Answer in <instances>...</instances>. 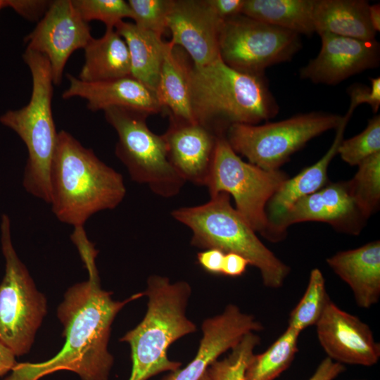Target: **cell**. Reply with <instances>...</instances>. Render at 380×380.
<instances>
[{
    "mask_svg": "<svg viewBox=\"0 0 380 380\" xmlns=\"http://www.w3.org/2000/svg\"><path fill=\"white\" fill-rule=\"evenodd\" d=\"M301 48L300 34L243 14L224 21L220 33L222 61L253 75H265L267 68L291 61Z\"/></svg>",
    "mask_w": 380,
    "mask_h": 380,
    "instance_id": "obj_11",
    "label": "cell"
},
{
    "mask_svg": "<svg viewBox=\"0 0 380 380\" xmlns=\"http://www.w3.org/2000/svg\"><path fill=\"white\" fill-rule=\"evenodd\" d=\"M380 152V116L375 115L360 134L343 140L338 153L351 166L358 165L367 157Z\"/></svg>",
    "mask_w": 380,
    "mask_h": 380,
    "instance_id": "obj_31",
    "label": "cell"
},
{
    "mask_svg": "<svg viewBox=\"0 0 380 380\" xmlns=\"http://www.w3.org/2000/svg\"><path fill=\"white\" fill-rule=\"evenodd\" d=\"M143 293L148 298L146 315L120 339L131 349L132 370L128 380H148L161 372L180 368L181 362L167 357L168 348L177 340L196 331V324L186 314L191 293L189 283H171L167 277L151 275Z\"/></svg>",
    "mask_w": 380,
    "mask_h": 380,
    "instance_id": "obj_4",
    "label": "cell"
},
{
    "mask_svg": "<svg viewBox=\"0 0 380 380\" xmlns=\"http://www.w3.org/2000/svg\"><path fill=\"white\" fill-rule=\"evenodd\" d=\"M84 20L103 22L106 28H115L125 18H132L128 2L124 0H72Z\"/></svg>",
    "mask_w": 380,
    "mask_h": 380,
    "instance_id": "obj_32",
    "label": "cell"
},
{
    "mask_svg": "<svg viewBox=\"0 0 380 380\" xmlns=\"http://www.w3.org/2000/svg\"><path fill=\"white\" fill-rule=\"evenodd\" d=\"M51 1L45 0H4V7L9 6L16 13L31 21L42 18Z\"/></svg>",
    "mask_w": 380,
    "mask_h": 380,
    "instance_id": "obj_35",
    "label": "cell"
},
{
    "mask_svg": "<svg viewBox=\"0 0 380 380\" xmlns=\"http://www.w3.org/2000/svg\"><path fill=\"white\" fill-rule=\"evenodd\" d=\"M1 245L5 274L0 284V342L15 356L27 354L46 314L47 303L13 246L9 217L3 214Z\"/></svg>",
    "mask_w": 380,
    "mask_h": 380,
    "instance_id": "obj_7",
    "label": "cell"
},
{
    "mask_svg": "<svg viewBox=\"0 0 380 380\" xmlns=\"http://www.w3.org/2000/svg\"><path fill=\"white\" fill-rule=\"evenodd\" d=\"M200 380H212L210 377V376L208 374V372L206 371L204 374L202 376V377L200 379Z\"/></svg>",
    "mask_w": 380,
    "mask_h": 380,
    "instance_id": "obj_42",
    "label": "cell"
},
{
    "mask_svg": "<svg viewBox=\"0 0 380 380\" xmlns=\"http://www.w3.org/2000/svg\"><path fill=\"white\" fill-rule=\"evenodd\" d=\"M51 210L61 222L84 227L95 213L116 208L126 194L123 177L61 130L49 175Z\"/></svg>",
    "mask_w": 380,
    "mask_h": 380,
    "instance_id": "obj_2",
    "label": "cell"
},
{
    "mask_svg": "<svg viewBox=\"0 0 380 380\" xmlns=\"http://www.w3.org/2000/svg\"><path fill=\"white\" fill-rule=\"evenodd\" d=\"M189 89L194 121L218 134H225L234 124L267 121L279 110L265 75L236 70L220 57L203 66L193 64Z\"/></svg>",
    "mask_w": 380,
    "mask_h": 380,
    "instance_id": "obj_3",
    "label": "cell"
},
{
    "mask_svg": "<svg viewBox=\"0 0 380 380\" xmlns=\"http://www.w3.org/2000/svg\"><path fill=\"white\" fill-rule=\"evenodd\" d=\"M223 23L206 0H172L167 15L170 42L182 48L194 65H208L220 57L219 38Z\"/></svg>",
    "mask_w": 380,
    "mask_h": 380,
    "instance_id": "obj_16",
    "label": "cell"
},
{
    "mask_svg": "<svg viewBox=\"0 0 380 380\" xmlns=\"http://www.w3.org/2000/svg\"><path fill=\"white\" fill-rule=\"evenodd\" d=\"M359 380H364V379H359Z\"/></svg>",
    "mask_w": 380,
    "mask_h": 380,
    "instance_id": "obj_44",
    "label": "cell"
},
{
    "mask_svg": "<svg viewBox=\"0 0 380 380\" xmlns=\"http://www.w3.org/2000/svg\"><path fill=\"white\" fill-rule=\"evenodd\" d=\"M171 214L191 229L192 246L239 254L260 271L265 287L283 286L290 267L262 243L253 228L232 207L229 194L219 193L211 196L206 203L179 208Z\"/></svg>",
    "mask_w": 380,
    "mask_h": 380,
    "instance_id": "obj_5",
    "label": "cell"
},
{
    "mask_svg": "<svg viewBox=\"0 0 380 380\" xmlns=\"http://www.w3.org/2000/svg\"><path fill=\"white\" fill-rule=\"evenodd\" d=\"M288 178L280 170L268 171L243 161L230 146L225 134H220L205 186L210 196L219 193L232 196L238 213L255 232L269 240L266 207Z\"/></svg>",
    "mask_w": 380,
    "mask_h": 380,
    "instance_id": "obj_10",
    "label": "cell"
},
{
    "mask_svg": "<svg viewBox=\"0 0 380 380\" xmlns=\"http://www.w3.org/2000/svg\"><path fill=\"white\" fill-rule=\"evenodd\" d=\"M91 39L90 27L81 17L72 0H56L51 1L25 42L27 49L48 58L53 84H59L69 57L75 51L84 49Z\"/></svg>",
    "mask_w": 380,
    "mask_h": 380,
    "instance_id": "obj_12",
    "label": "cell"
},
{
    "mask_svg": "<svg viewBox=\"0 0 380 380\" xmlns=\"http://www.w3.org/2000/svg\"><path fill=\"white\" fill-rule=\"evenodd\" d=\"M23 58L32 75L30 100L20 109L7 110L1 115L0 122L14 131L27 147L28 158L23 179L25 191L50 203V168L58 133L51 110V68L44 55L31 49H25Z\"/></svg>",
    "mask_w": 380,
    "mask_h": 380,
    "instance_id": "obj_6",
    "label": "cell"
},
{
    "mask_svg": "<svg viewBox=\"0 0 380 380\" xmlns=\"http://www.w3.org/2000/svg\"><path fill=\"white\" fill-rule=\"evenodd\" d=\"M369 6L365 0H314L315 32L375 40L376 32L369 19Z\"/></svg>",
    "mask_w": 380,
    "mask_h": 380,
    "instance_id": "obj_22",
    "label": "cell"
},
{
    "mask_svg": "<svg viewBox=\"0 0 380 380\" xmlns=\"http://www.w3.org/2000/svg\"><path fill=\"white\" fill-rule=\"evenodd\" d=\"M329 299L322 272L318 268L312 269L302 298L290 313L288 327L301 332L315 325Z\"/></svg>",
    "mask_w": 380,
    "mask_h": 380,
    "instance_id": "obj_29",
    "label": "cell"
},
{
    "mask_svg": "<svg viewBox=\"0 0 380 380\" xmlns=\"http://www.w3.org/2000/svg\"><path fill=\"white\" fill-rule=\"evenodd\" d=\"M210 8L222 21L241 14L244 0H206Z\"/></svg>",
    "mask_w": 380,
    "mask_h": 380,
    "instance_id": "obj_36",
    "label": "cell"
},
{
    "mask_svg": "<svg viewBox=\"0 0 380 380\" xmlns=\"http://www.w3.org/2000/svg\"><path fill=\"white\" fill-rule=\"evenodd\" d=\"M343 116L312 111L263 125L234 124L225 137L232 149L263 170H279L291 156L321 134L336 129Z\"/></svg>",
    "mask_w": 380,
    "mask_h": 380,
    "instance_id": "obj_9",
    "label": "cell"
},
{
    "mask_svg": "<svg viewBox=\"0 0 380 380\" xmlns=\"http://www.w3.org/2000/svg\"><path fill=\"white\" fill-rule=\"evenodd\" d=\"M202 338L194 358L183 369L170 372L161 380H200L208 367L232 349L248 333L263 329L253 315L236 305H227L222 312L205 319Z\"/></svg>",
    "mask_w": 380,
    "mask_h": 380,
    "instance_id": "obj_17",
    "label": "cell"
},
{
    "mask_svg": "<svg viewBox=\"0 0 380 380\" xmlns=\"http://www.w3.org/2000/svg\"><path fill=\"white\" fill-rule=\"evenodd\" d=\"M87 272L88 279L70 286L57 310L63 327L65 343L53 357L41 362L15 365L4 380H39L61 370L77 374L82 380H108L113 357L108 349L111 325L117 314L143 292L122 301L114 300L112 292L101 288L96 265L98 251L88 239L84 227L70 236Z\"/></svg>",
    "mask_w": 380,
    "mask_h": 380,
    "instance_id": "obj_1",
    "label": "cell"
},
{
    "mask_svg": "<svg viewBox=\"0 0 380 380\" xmlns=\"http://www.w3.org/2000/svg\"><path fill=\"white\" fill-rule=\"evenodd\" d=\"M129 51L131 75L157 93L167 42L134 23L121 21L115 27Z\"/></svg>",
    "mask_w": 380,
    "mask_h": 380,
    "instance_id": "obj_25",
    "label": "cell"
},
{
    "mask_svg": "<svg viewBox=\"0 0 380 380\" xmlns=\"http://www.w3.org/2000/svg\"><path fill=\"white\" fill-rule=\"evenodd\" d=\"M327 357L341 364L371 367L380 357V344L368 324L341 310L331 299L315 324Z\"/></svg>",
    "mask_w": 380,
    "mask_h": 380,
    "instance_id": "obj_14",
    "label": "cell"
},
{
    "mask_svg": "<svg viewBox=\"0 0 380 380\" xmlns=\"http://www.w3.org/2000/svg\"><path fill=\"white\" fill-rule=\"evenodd\" d=\"M248 261L243 256L234 253H225L222 274L229 277H238L246 271Z\"/></svg>",
    "mask_w": 380,
    "mask_h": 380,
    "instance_id": "obj_39",
    "label": "cell"
},
{
    "mask_svg": "<svg viewBox=\"0 0 380 380\" xmlns=\"http://www.w3.org/2000/svg\"><path fill=\"white\" fill-rule=\"evenodd\" d=\"M321 49L299 72L300 77L315 84L335 85L379 66L380 44L329 33L319 34Z\"/></svg>",
    "mask_w": 380,
    "mask_h": 380,
    "instance_id": "obj_15",
    "label": "cell"
},
{
    "mask_svg": "<svg viewBox=\"0 0 380 380\" xmlns=\"http://www.w3.org/2000/svg\"><path fill=\"white\" fill-rule=\"evenodd\" d=\"M172 0H129L132 18L138 27L163 37L167 30Z\"/></svg>",
    "mask_w": 380,
    "mask_h": 380,
    "instance_id": "obj_33",
    "label": "cell"
},
{
    "mask_svg": "<svg viewBox=\"0 0 380 380\" xmlns=\"http://www.w3.org/2000/svg\"><path fill=\"white\" fill-rule=\"evenodd\" d=\"M365 220L348 182L331 183L296 201L273 224L270 241L282 240L288 227L307 221L328 223L339 232L357 235Z\"/></svg>",
    "mask_w": 380,
    "mask_h": 380,
    "instance_id": "obj_13",
    "label": "cell"
},
{
    "mask_svg": "<svg viewBox=\"0 0 380 380\" xmlns=\"http://www.w3.org/2000/svg\"><path fill=\"white\" fill-rule=\"evenodd\" d=\"M260 343L254 332L246 334L231 349V353L222 360H216L208 368L212 380H244L246 367L254 355L255 347Z\"/></svg>",
    "mask_w": 380,
    "mask_h": 380,
    "instance_id": "obj_30",
    "label": "cell"
},
{
    "mask_svg": "<svg viewBox=\"0 0 380 380\" xmlns=\"http://www.w3.org/2000/svg\"><path fill=\"white\" fill-rule=\"evenodd\" d=\"M369 19L376 32L380 31V5L375 4L369 7Z\"/></svg>",
    "mask_w": 380,
    "mask_h": 380,
    "instance_id": "obj_41",
    "label": "cell"
},
{
    "mask_svg": "<svg viewBox=\"0 0 380 380\" xmlns=\"http://www.w3.org/2000/svg\"><path fill=\"white\" fill-rule=\"evenodd\" d=\"M343 364L335 362L327 357L319 363L315 372L308 380H334L344 372Z\"/></svg>",
    "mask_w": 380,
    "mask_h": 380,
    "instance_id": "obj_38",
    "label": "cell"
},
{
    "mask_svg": "<svg viewBox=\"0 0 380 380\" xmlns=\"http://www.w3.org/2000/svg\"><path fill=\"white\" fill-rule=\"evenodd\" d=\"M220 135L198 122L170 117L163 137L168 160L185 182L205 186Z\"/></svg>",
    "mask_w": 380,
    "mask_h": 380,
    "instance_id": "obj_18",
    "label": "cell"
},
{
    "mask_svg": "<svg viewBox=\"0 0 380 380\" xmlns=\"http://www.w3.org/2000/svg\"><path fill=\"white\" fill-rule=\"evenodd\" d=\"M103 112L106 120L118 133L115 155L131 179L148 185L160 196L177 195L186 182L170 163L163 135L148 128L146 121L148 115L121 108H110Z\"/></svg>",
    "mask_w": 380,
    "mask_h": 380,
    "instance_id": "obj_8",
    "label": "cell"
},
{
    "mask_svg": "<svg viewBox=\"0 0 380 380\" xmlns=\"http://www.w3.org/2000/svg\"><path fill=\"white\" fill-rule=\"evenodd\" d=\"M370 81V87L354 84L348 87L350 105L356 108L360 104L367 103L376 113L380 106V77L371 78Z\"/></svg>",
    "mask_w": 380,
    "mask_h": 380,
    "instance_id": "obj_34",
    "label": "cell"
},
{
    "mask_svg": "<svg viewBox=\"0 0 380 380\" xmlns=\"http://www.w3.org/2000/svg\"><path fill=\"white\" fill-rule=\"evenodd\" d=\"M66 76L69 86L63 91V99L77 96L85 99L91 111L121 108L150 115L164 110L157 93L132 75L96 82H82L70 74Z\"/></svg>",
    "mask_w": 380,
    "mask_h": 380,
    "instance_id": "obj_19",
    "label": "cell"
},
{
    "mask_svg": "<svg viewBox=\"0 0 380 380\" xmlns=\"http://www.w3.org/2000/svg\"><path fill=\"white\" fill-rule=\"evenodd\" d=\"M355 108L349 106L347 113L343 116L339 126L336 129L333 143L327 152L314 165L303 169L293 178H288L268 201L266 213L270 223V236L271 229L277 220L298 199L316 192L327 184L328 167L338 153L340 144L348 122Z\"/></svg>",
    "mask_w": 380,
    "mask_h": 380,
    "instance_id": "obj_21",
    "label": "cell"
},
{
    "mask_svg": "<svg viewBox=\"0 0 380 380\" xmlns=\"http://www.w3.org/2000/svg\"><path fill=\"white\" fill-rule=\"evenodd\" d=\"M225 253L222 251L210 248L200 252L197 255L200 265L208 272L215 274H222Z\"/></svg>",
    "mask_w": 380,
    "mask_h": 380,
    "instance_id": "obj_37",
    "label": "cell"
},
{
    "mask_svg": "<svg viewBox=\"0 0 380 380\" xmlns=\"http://www.w3.org/2000/svg\"><path fill=\"white\" fill-rule=\"evenodd\" d=\"M188 56L182 48L167 42L157 95L170 117L196 122L190 104L189 80L192 65Z\"/></svg>",
    "mask_w": 380,
    "mask_h": 380,
    "instance_id": "obj_24",
    "label": "cell"
},
{
    "mask_svg": "<svg viewBox=\"0 0 380 380\" xmlns=\"http://www.w3.org/2000/svg\"><path fill=\"white\" fill-rule=\"evenodd\" d=\"M16 364L15 355L0 342V377L11 371Z\"/></svg>",
    "mask_w": 380,
    "mask_h": 380,
    "instance_id": "obj_40",
    "label": "cell"
},
{
    "mask_svg": "<svg viewBox=\"0 0 380 380\" xmlns=\"http://www.w3.org/2000/svg\"><path fill=\"white\" fill-rule=\"evenodd\" d=\"M314 0H244L241 14L310 36L315 33Z\"/></svg>",
    "mask_w": 380,
    "mask_h": 380,
    "instance_id": "obj_26",
    "label": "cell"
},
{
    "mask_svg": "<svg viewBox=\"0 0 380 380\" xmlns=\"http://www.w3.org/2000/svg\"><path fill=\"white\" fill-rule=\"evenodd\" d=\"M85 61L80 80L96 82L131 76L127 46L115 28H106L99 39H92L84 47Z\"/></svg>",
    "mask_w": 380,
    "mask_h": 380,
    "instance_id": "obj_23",
    "label": "cell"
},
{
    "mask_svg": "<svg viewBox=\"0 0 380 380\" xmlns=\"http://www.w3.org/2000/svg\"><path fill=\"white\" fill-rule=\"evenodd\" d=\"M4 8V0H0V10Z\"/></svg>",
    "mask_w": 380,
    "mask_h": 380,
    "instance_id": "obj_43",
    "label": "cell"
},
{
    "mask_svg": "<svg viewBox=\"0 0 380 380\" xmlns=\"http://www.w3.org/2000/svg\"><path fill=\"white\" fill-rule=\"evenodd\" d=\"M327 265L351 289L356 304L369 308L380 298V241L338 251L327 258Z\"/></svg>",
    "mask_w": 380,
    "mask_h": 380,
    "instance_id": "obj_20",
    "label": "cell"
},
{
    "mask_svg": "<svg viewBox=\"0 0 380 380\" xmlns=\"http://www.w3.org/2000/svg\"><path fill=\"white\" fill-rule=\"evenodd\" d=\"M300 331L288 327L262 353L253 355L245 372L244 380H274L286 370L298 352Z\"/></svg>",
    "mask_w": 380,
    "mask_h": 380,
    "instance_id": "obj_27",
    "label": "cell"
},
{
    "mask_svg": "<svg viewBox=\"0 0 380 380\" xmlns=\"http://www.w3.org/2000/svg\"><path fill=\"white\" fill-rule=\"evenodd\" d=\"M357 166L356 174L347 182L351 196L367 219L379 205L380 152L367 157Z\"/></svg>",
    "mask_w": 380,
    "mask_h": 380,
    "instance_id": "obj_28",
    "label": "cell"
}]
</instances>
